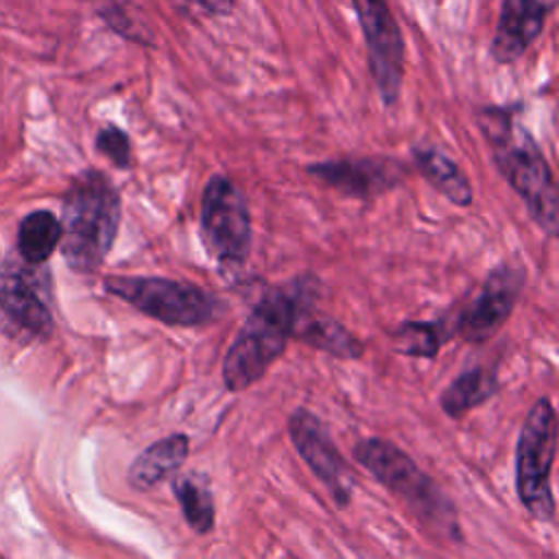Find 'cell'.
I'll list each match as a JSON object with an SVG mask.
<instances>
[{
    "mask_svg": "<svg viewBox=\"0 0 559 559\" xmlns=\"http://www.w3.org/2000/svg\"><path fill=\"white\" fill-rule=\"evenodd\" d=\"M317 280L295 277L288 284L269 288L247 314L234 343L223 358V384L240 393L255 384L266 369L284 354L301 319L312 310Z\"/></svg>",
    "mask_w": 559,
    "mask_h": 559,
    "instance_id": "cell-1",
    "label": "cell"
},
{
    "mask_svg": "<svg viewBox=\"0 0 559 559\" xmlns=\"http://www.w3.org/2000/svg\"><path fill=\"white\" fill-rule=\"evenodd\" d=\"M476 122L487 140L493 166L524 201L533 223L546 236H557V183L537 140L522 122V105L483 107L476 111Z\"/></svg>",
    "mask_w": 559,
    "mask_h": 559,
    "instance_id": "cell-2",
    "label": "cell"
},
{
    "mask_svg": "<svg viewBox=\"0 0 559 559\" xmlns=\"http://www.w3.org/2000/svg\"><path fill=\"white\" fill-rule=\"evenodd\" d=\"M61 253L76 273L96 271L107 258L120 225V194L100 170L76 175L63 197Z\"/></svg>",
    "mask_w": 559,
    "mask_h": 559,
    "instance_id": "cell-3",
    "label": "cell"
},
{
    "mask_svg": "<svg viewBox=\"0 0 559 559\" xmlns=\"http://www.w3.org/2000/svg\"><path fill=\"white\" fill-rule=\"evenodd\" d=\"M354 459L371 472L432 533L461 539L456 509L441 487L395 443L369 437L354 445Z\"/></svg>",
    "mask_w": 559,
    "mask_h": 559,
    "instance_id": "cell-4",
    "label": "cell"
},
{
    "mask_svg": "<svg viewBox=\"0 0 559 559\" xmlns=\"http://www.w3.org/2000/svg\"><path fill=\"white\" fill-rule=\"evenodd\" d=\"M557 452V413L548 397H539L520 430L515 448V489L526 511L542 522H552L555 498L550 474Z\"/></svg>",
    "mask_w": 559,
    "mask_h": 559,
    "instance_id": "cell-5",
    "label": "cell"
},
{
    "mask_svg": "<svg viewBox=\"0 0 559 559\" xmlns=\"http://www.w3.org/2000/svg\"><path fill=\"white\" fill-rule=\"evenodd\" d=\"M105 290L142 314L164 323L192 328L203 325L216 317L218 301L203 288L153 275H109L103 282Z\"/></svg>",
    "mask_w": 559,
    "mask_h": 559,
    "instance_id": "cell-6",
    "label": "cell"
},
{
    "mask_svg": "<svg viewBox=\"0 0 559 559\" xmlns=\"http://www.w3.org/2000/svg\"><path fill=\"white\" fill-rule=\"evenodd\" d=\"M201 238L225 271L245 264L251 249V216L242 190L227 175H212L201 194Z\"/></svg>",
    "mask_w": 559,
    "mask_h": 559,
    "instance_id": "cell-7",
    "label": "cell"
},
{
    "mask_svg": "<svg viewBox=\"0 0 559 559\" xmlns=\"http://www.w3.org/2000/svg\"><path fill=\"white\" fill-rule=\"evenodd\" d=\"M367 46V66L384 105H395L404 79V39L386 0H352Z\"/></svg>",
    "mask_w": 559,
    "mask_h": 559,
    "instance_id": "cell-8",
    "label": "cell"
},
{
    "mask_svg": "<svg viewBox=\"0 0 559 559\" xmlns=\"http://www.w3.org/2000/svg\"><path fill=\"white\" fill-rule=\"evenodd\" d=\"M288 435L297 454L308 463L312 474L328 487L338 507H347L354 493V472L334 445L323 421L306 408H297L288 417Z\"/></svg>",
    "mask_w": 559,
    "mask_h": 559,
    "instance_id": "cell-9",
    "label": "cell"
},
{
    "mask_svg": "<svg viewBox=\"0 0 559 559\" xmlns=\"http://www.w3.org/2000/svg\"><path fill=\"white\" fill-rule=\"evenodd\" d=\"M524 286V273L518 266L500 264L489 271L480 293L456 317V332L467 343H485L511 317Z\"/></svg>",
    "mask_w": 559,
    "mask_h": 559,
    "instance_id": "cell-10",
    "label": "cell"
},
{
    "mask_svg": "<svg viewBox=\"0 0 559 559\" xmlns=\"http://www.w3.org/2000/svg\"><path fill=\"white\" fill-rule=\"evenodd\" d=\"M308 173L345 197L371 199L397 188L406 177V166L393 157H343L308 166Z\"/></svg>",
    "mask_w": 559,
    "mask_h": 559,
    "instance_id": "cell-11",
    "label": "cell"
},
{
    "mask_svg": "<svg viewBox=\"0 0 559 559\" xmlns=\"http://www.w3.org/2000/svg\"><path fill=\"white\" fill-rule=\"evenodd\" d=\"M552 0H502L489 52L496 63H515L542 35Z\"/></svg>",
    "mask_w": 559,
    "mask_h": 559,
    "instance_id": "cell-12",
    "label": "cell"
},
{
    "mask_svg": "<svg viewBox=\"0 0 559 559\" xmlns=\"http://www.w3.org/2000/svg\"><path fill=\"white\" fill-rule=\"evenodd\" d=\"M0 314L28 338H44L52 330V317L39 297L31 275L15 264L0 269Z\"/></svg>",
    "mask_w": 559,
    "mask_h": 559,
    "instance_id": "cell-13",
    "label": "cell"
},
{
    "mask_svg": "<svg viewBox=\"0 0 559 559\" xmlns=\"http://www.w3.org/2000/svg\"><path fill=\"white\" fill-rule=\"evenodd\" d=\"M190 452V439L183 432L168 435L144 448L129 465L127 480L135 491H151L173 476Z\"/></svg>",
    "mask_w": 559,
    "mask_h": 559,
    "instance_id": "cell-14",
    "label": "cell"
},
{
    "mask_svg": "<svg viewBox=\"0 0 559 559\" xmlns=\"http://www.w3.org/2000/svg\"><path fill=\"white\" fill-rule=\"evenodd\" d=\"M413 162L419 175L450 203L467 207L474 201V190L461 166L437 146H415Z\"/></svg>",
    "mask_w": 559,
    "mask_h": 559,
    "instance_id": "cell-15",
    "label": "cell"
},
{
    "mask_svg": "<svg viewBox=\"0 0 559 559\" xmlns=\"http://www.w3.org/2000/svg\"><path fill=\"white\" fill-rule=\"evenodd\" d=\"M498 391V378L485 367H474L454 378L441 393L439 406L448 417H463L472 408L485 404Z\"/></svg>",
    "mask_w": 559,
    "mask_h": 559,
    "instance_id": "cell-16",
    "label": "cell"
},
{
    "mask_svg": "<svg viewBox=\"0 0 559 559\" xmlns=\"http://www.w3.org/2000/svg\"><path fill=\"white\" fill-rule=\"evenodd\" d=\"M173 493L181 507V513L188 526L199 535H207L214 528V513H216L207 476L199 472L175 476Z\"/></svg>",
    "mask_w": 559,
    "mask_h": 559,
    "instance_id": "cell-17",
    "label": "cell"
},
{
    "mask_svg": "<svg viewBox=\"0 0 559 559\" xmlns=\"http://www.w3.org/2000/svg\"><path fill=\"white\" fill-rule=\"evenodd\" d=\"M295 336L338 358H358L365 349L362 343L349 330H345L338 321L317 312L312 314V310L301 319Z\"/></svg>",
    "mask_w": 559,
    "mask_h": 559,
    "instance_id": "cell-18",
    "label": "cell"
},
{
    "mask_svg": "<svg viewBox=\"0 0 559 559\" xmlns=\"http://www.w3.org/2000/svg\"><path fill=\"white\" fill-rule=\"evenodd\" d=\"M61 240V223L48 210L31 212L17 229V251L28 264L46 262Z\"/></svg>",
    "mask_w": 559,
    "mask_h": 559,
    "instance_id": "cell-19",
    "label": "cell"
},
{
    "mask_svg": "<svg viewBox=\"0 0 559 559\" xmlns=\"http://www.w3.org/2000/svg\"><path fill=\"white\" fill-rule=\"evenodd\" d=\"M395 345L406 356H421V358H435L441 347L439 325L437 323H419V321H406L402 323L395 334Z\"/></svg>",
    "mask_w": 559,
    "mask_h": 559,
    "instance_id": "cell-20",
    "label": "cell"
},
{
    "mask_svg": "<svg viewBox=\"0 0 559 559\" xmlns=\"http://www.w3.org/2000/svg\"><path fill=\"white\" fill-rule=\"evenodd\" d=\"M96 148L103 153L116 168L131 166V142L129 135L116 124H107L96 133Z\"/></svg>",
    "mask_w": 559,
    "mask_h": 559,
    "instance_id": "cell-21",
    "label": "cell"
},
{
    "mask_svg": "<svg viewBox=\"0 0 559 559\" xmlns=\"http://www.w3.org/2000/svg\"><path fill=\"white\" fill-rule=\"evenodd\" d=\"M186 2L194 4L197 9L210 15H229L234 11V0H186Z\"/></svg>",
    "mask_w": 559,
    "mask_h": 559,
    "instance_id": "cell-22",
    "label": "cell"
}]
</instances>
